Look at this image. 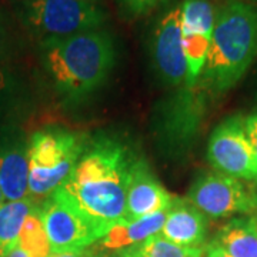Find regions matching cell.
Here are the masks:
<instances>
[{"instance_id":"ba28073f","label":"cell","mask_w":257,"mask_h":257,"mask_svg":"<svg viewBox=\"0 0 257 257\" xmlns=\"http://www.w3.org/2000/svg\"><path fill=\"white\" fill-rule=\"evenodd\" d=\"M40 216L52 253L87 248L109 231V227L90 220L55 196L42 204Z\"/></svg>"},{"instance_id":"484cf974","label":"cell","mask_w":257,"mask_h":257,"mask_svg":"<svg viewBox=\"0 0 257 257\" xmlns=\"http://www.w3.org/2000/svg\"><path fill=\"white\" fill-rule=\"evenodd\" d=\"M6 257H29V256L25 253V251H23V250H22V248L19 247V246H16V247L13 248V250H12Z\"/></svg>"},{"instance_id":"9a60e30c","label":"cell","mask_w":257,"mask_h":257,"mask_svg":"<svg viewBox=\"0 0 257 257\" xmlns=\"http://www.w3.org/2000/svg\"><path fill=\"white\" fill-rule=\"evenodd\" d=\"M36 206L32 197L0 204V257H6L18 246L23 223Z\"/></svg>"},{"instance_id":"2e32d148","label":"cell","mask_w":257,"mask_h":257,"mask_svg":"<svg viewBox=\"0 0 257 257\" xmlns=\"http://www.w3.org/2000/svg\"><path fill=\"white\" fill-rule=\"evenodd\" d=\"M182 10V36L210 37L216 23V10L209 0H184Z\"/></svg>"},{"instance_id":"44dd1931","label":"cell","mask_w":257,"mask_h":257,"mask_svg":"<svg viewBox=\"0 0 257 257\" xmlns=\"http://www.w3.org/2000/svg\"><path fill=\"white\" fill-rule=\"evenodd\" d=\"M10 50V37L9 30H8V25L3 13L0 12V64L8 59Z\"/></svg>"},{"instance_id":"d4e9b609","label":"cell","mask_w":257,"mask_h":257,"mask_svg":"<svg viewBox=\"0 0 257 257\" xmlns=\"http://www.w3.org/2000/svg\"><path fill=\"white\" fill-rule=\"evenodd\" d=\"M206 257H231L229 256L224 250H221L220 247H217L216 244L211 243L210 246H207L206 248Z\"/></svg>"},{"instance_id":"6da1fadb","label":"cell","mask_w":257,"mask_h":257,"mask_svg":"<svg viewBox=\"0 0 257 257\" xmlns=\"http://www.w3.org/2000/svg\"><path fill=\"white\" fill-rule=\"evenodd\" d=\"M130 165L132 159L119 142L100 139L83 153L52 196L110 229L126 216Z\"/></svg>"},{"instance_id":"7402d4cb","label":"cell","mask_w":257,"mask_h":257,"mask_svg":"<svg viewBox=\"0 0 257 257\" xmlns=\"http://www.w3.org/2000/svg\"><path fill=\"white\" fill-rule=\"evenodd\" d=\"M244 130L257 159V113H253L244 119Z\"/></svg>"},{"instance_id":"52a82bcc","label":"cell","mask_w":257,"mask_h":257,"mask_svg":"<svg viewBox=\"0 0 257 257\" xmlns=\"http://www.w3.org/2000/svg\"><path fill=\"white\" fill-rule=\"evenodd\" d=\"M207 160L214 172L257 183V159L246 135L243 117L231 116L211 132Z\"/></svg>"},{"instance_id":"f546056e","label":"cell","mask_w":257,"mask_h":257,"mask_svg":"<svg viewBox=\"0 0 257 257\" xmlns=\"http://www.w3.org/2000/svg\"><path fill=\"white\" fill-rule=\"evenodd\" d=\"M253 216H254V217H256V220H257V209H256V213H254V214H253Z\"/></svg>"},{"instance_id":"e0dca14e","label":"cell","mask_w":257,"mask_h":257,"mask_svg":"<svg viewBox=\"0 0 257 257\" xmlns=\"http://www.w3.org/2000/svg\"><path fill=\"white\" fill-rule=\"evenodd\" d=\"M119 253L123 257H203L204 251L202 247H183L175 244L159 233Z\"/></svg>"},{"instance_id":"83f0119b","label":"cell","mask_w":257,"mask_h":257,"mask_svg":"<svg viewBox=\"0 0 257 257\" xmlns=\"http://www.w3.org/2000/svg\"><path fill=\"white\" fill-rule=\"evenodd\" d=\"M237 2H244V3H257V0H237Z\"/></svg>"},{"instance_id":"1f68e13d","label":"cell","mask_w":257,"mask_h":257,"mask_svg":"<svg viewBox=\"0 0 257 257\" xmlns=\"http://www.w3.org/2000/svg\"><path fill=\"white\" fill-rule=\"evenodd\" d=\"M256 194H257V190H256Z\"/></svg>"},{"instance_id":"5bb4252c","label":"cell","mask_w":257,"mask_h":257,"mask_svg":"<svg viewBox=\"0 0 257 257\" xmlns=\"http://www.w3.org/2000/svg\"><path fill=\"white\" fill-rule=\"evenodd\" d=\"M231 257H257V220L253 214L229 220L211 241Z\"/></svg>"},{"instance_id":"277c9868","label":"cell","mask_w":257,"mask_h":257,"mask_svg":"<svg viewBox=\"0 0 257 257\" xmlns=\"http://www.w3.org/2000/svg\"><path fill=\"white\" fill-rule=\"evenodd\" d=\"M86 152L84 139L63 128L35 133L28 146L29 194L50 197L73 172Z\"/></svg>"},{"instance_id":"ffe728a7","label":"cell","mask_w":257,"mask_h":257,"mask_svg":"<svg viewBox=\"0 0 257 257\" xmlns=\"http://www.w3.org/2000/svg\"><path fill=\"white\" fill-rule=\"evenodd\" d=\"M166 0H119L120 6L130 16H142L147 15L152 10L162 6Z\"/></svg>"},{"instance_id":"30bf717a","label":"cell","mask_w":257,"mask_h":257,"mask_svg":"<svg viewBox=\"0 0 257 257\" xmlns=\"http://www.w3.org/2000/svg\"><path fill=\"white\" fill-rule=\"evenodd\" d=\"M173 196L157 180L145 160H133L128 169L124 220H138L170 209Z\"/></svg>"},{"instance_id":"7c38bea8","label":"cell","mask_w":257,"mask_h":257,"mask_svg":"<svg viewBox=\"0 0 257 257\" xmlns=\"http://www.w3.org/2000/svg\"><path fill=\"white\" fill-rule=\"evenodd\" d=\"M167 210L157 211L138 220H121L113 224L109 231L100 239V246L104 250L121 251L133 247L149 237L159 234L166 220Z\"/></svg>"},{"instance_id":"7a4b0ae2","label":"cell","mask_w":257,"mask_h":257,"mask_svg":"<svg viewBox=\"0 0 257 257\" xmlns=\"http://www.w3.org/2000/svg\"><path fill=\"white\" fill-rule=\"evenodd\" d=\"M40 50L56 89L73 99L97 90L116 64L114 39L104 29L43 39Z\"/></svg>"},{"instance_id":"5b68a950","label":"cell","mask_w":257,"mask_h":257,"mask_svg":"<svg viewBox=\"0 0 257 257\" xmlns=\"http://www.w3.org/2000/svg\"><path fill=\"white\" fill-rule=\"evenodd\" d=\"M19 16L40 40L97 30L107 20L106 12L92 0H20Z\"/></svg>"},{"instance_id":"d6986e66","label":"cell","mask_w":257,"mask_h":257,"mask_svg":"<svg viewBox=\"0 0 257 257\" xmlns=\"http://www.w3.org/2000/svg\"><path fill=\"white\" fill-rule=\"evenodd\" d=\"M183 42L184 59L187 66L186 84L190 87L197 82L206 66L209 49H210V37L206 36H182Z\"/></svg>"},{"instance_id":"603a6c76","label":"cell","mask_w":257,"mask_h":257,"mask_svg":"<svg viewBox=\"0 0 257 257\" xmlns=\"http://www.w3.org/2000/svg\"><path fill=\"white\" fill-rule=\"evenodd\" d=\"M49 257H100L93 248H82V250H69V251H56Z\"/></svg>"},{"instance_id":"9c48e42d","label":"cell","mask_w":257,"mask_h":257,"mask_svg":"<svg viewBox=\"0 0 257 257\" xmlns=\"http://www.w3.org/2000/svg\"><path fill=\"white\" fill-rule=\"evenodd\" d=\"M150 49L155 69L166 84L180 86L186 83L187 66L182 42L180 6L167 10L157 22Z\"/></svg>"},{"instance_id":"8992f818","label":"cell","mask_w":257,"mask_h":257,"mask_svg":"<svg viewBox=\"0 0 257 257\" xmlns=\"http://www.w3.org/2000/svg\"><path fill=\"white\" fill-rule=\"evenodd\" d=\"M187 200L206 217L224 219L236 214L250 216L257 209V194L240 180L219 172H202L193 180Z\"/></svg>"},{"instance_id":"cb8c5ba5","label":"cell","mask_w":257,"mask_h":257,"mask_svg":"<svg viewBox=\"0 0 257 257\" xmlns=\"http://www.w3.org/2000/svg\"><path fill=\"white\" fill-rule=\"evenodd\" d=\"M10 87H12V79H10L9 73L5 70L3 64H0V100L5 99V96L10 90Z\"/></svg>"},{"instance_id":"4fadbf2b","label":"cell","mask_w":257,"mask_h":257,"mask_svg":"<svg viewBox=\"0 0 257 257\" xmlns=\"http://www.w3.org/2000/svg\"><path fill=\"white\" fill-rule=\"evenodd\" d=\"M0 190L6 202H18L29 194L28 149L22 145L0 150Z\"/></svg>"},{"instance_id":"8fae6325","label":"cell","mask_w":257,"mask_h":257,"mask_svg":"<svg viewBox=\"0 0 257 257\" xmlns=\"http://www.w3.org/2000/svg\"><path fill=\"white\" fill-rule=\"evenodd\" d=\"M209 229V220L187 199L173 197L160 234L183 247H200Z\"/></svg>"},{"instance_id":"ac0fdd59","label":"cell","mask_w":257,"mask_h":257,"mask_svg":"<svg viewBox=\"0 0 257 257\" xmlns=\"http://www.w3.org/2000/svg\"><path fill=\"white\" fill-rule=\"evenodd\" d=\"M18 246L29 257H49L52 254V247L42 221L39 206L32 210L23 223L19 234Z\"/></svg>"},{"instance_id":"f1b7e54d","label":"cell","mask_w":257,"mask_h":257,"mask_svg":"<svg viewBox=\"0 0 257 257\" xmlns=\"http://www.w3.org/2000/svg\"><path fill=\"white\" fill-rule=\"evenodd\" d=\"M113 257H123V256H121L119 251H117V254H114V256H113Z\"/></svg>"},{"instance_id":"3957f363","label":"cell","mask_w":257,"mask_h":257,"mask_svg":"<svg viewBox=\"0 0 257 257\" xmlns=\"http://www.w3.org/2000/svg\"><path fill=\"white\" fill-rule=\"evenodd\" d=\"M257 57V6L233 0L216 13L202 82L213 92H227Z\"/></svg>"},{"instance_id":"4dcf8cb0","label":"cell","mask_w":257,"mask_h":257,"mask_svg":"<svg viewBox=\"0 0 257 257\" xmlns=\"http://www.w3.org/2000/svg\"><path fill=\"white\" fill-rule=\"evenodd\" d=\"M92 2H96V0H92Z\"/></svg>"},{"instance_id":"4316f807","label":"cell","mask_w":257,"mask_h":257,"mask_svg":"<svg viewBox=\"0 0 257 257\" xmlns=\"http://www.w3.org/2000/svg\"><path fill=\"white\" fill-rule=\"evenodd\" d=\"M6 202V199H5V196H3V193L0 190V204H3V203Z\"/></svg>"}]
</instances>
